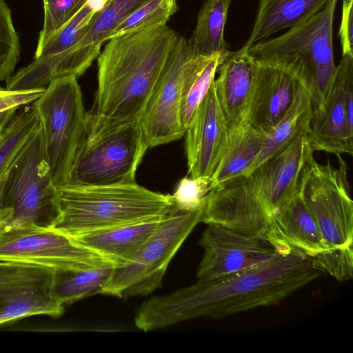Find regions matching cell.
<instances>
[{
	"label": "cell",
	"instance_id": "obj_1",
	"mask_svg": "<svg viewBox=\"0 0 353 353\" xmlns=\"http://www.w3.org/2000/svg\"><path fill=\"white\" fill-rule=\"evenodd\" d=\"M321 272L312 257L279 248L267 261L241 272L194 284L144 302L136 326L154 330L199 317L221 319L274 305L316 279Z\"/></svg>",
	"mask_w": 353,
	"mask_h": 353
},
{
	"label": "cell",
	"instance_id": "obj_2",
	"mask_svg": "<svg viewBox=\"0 0 353 353\" xmlns=\"http://www.w3.org/2000/svg\"><path fill=\"white\" fill-rule=\"evenodd\" d=\"M179 36L166 25L108 40L98 56V85L86 125L139 120Z\"/></svg>",
	"mask_w": 353,
	"mask_h": 353
},
{
	"label": "cell",
	"instance_id": "obj_3",
	"mask_svg": "<svg viewBox=\"0 0 353 353\" xmlns=\"http://www.w3.org/2000/svg\"><path fill=\"white\" fill-rule=\"evenodd\" d=\"M312 153L307 134H299L251 172L212 188L201 222L265 239L272 219L297 192L301 170Z\"/></svg>",
	"mask_w": 353,
	"mask_h": 353
},
{
	"label": "cell",
	"instance_id": "obj_4",
	"mask_svg": "<svg viewBox=\"0 0 353 353\" xmlns=\"http://www.w3.org/2000/svg\"><path fill=\"white\" fill-rule=\"evenodd\" d=\"M58 214L48 228L69 237L142 221L164 219L179 210L171 194L137 183L55 187Z\"/></svg>",
	"mask_w": 353,
	"mask_h": 353
},
{
	"label": "cell",
	"instance_id": "obj_5",
	"mask_svg": "<svg viewBox=\"0 0 353 353\" xmlns=\"http://www.w3.org/2000/svg\"><path fill=\"white\" fill-rule=\"evenodd\" d=\"M337 2L330 0L305 22L248 49L256 61L292 74L307 90L312 109L322 104L336 70L332 30Z\"/></svg>",
	"mask_w": 353,
	"mask_h": 353
},
{
	"label": "cell",
	"instance_id": "obj_6",
	"mask_svg": "<svg viewBox=\"0 0 353 353\" xmlns=\"http://www.w3.org/2000/svg\"><path fill=\"white\" fill-rule=\"evenodd\" d=\"M32 105L39 119L52 182L54 187L65 185L86 137V111L77 77L53 79Z\"/></svg>",
	"mask_w": 353,
	"mask_h": 353
},
{
	"label": "cell",
	"instance_id": "obj_7",
	"mask_svg": "<svg viewBox=\"0 0 353 353\" xmlns=\"http://www.w3.org/2000/svg\"><path fill=\"white\" fill-rule=\"evenodd\" d=\"M148 148L139 120L86 126V137L68 184L101 186L137 183V168Z\"/></svg>",
	"mask_w": 353,
	"mask_h": 353
},
{
	"label": "cell",
	"instance_id": "obj_8",
	"mask_svg": "<svg viewBox=\"0 0 353 353\" xmlns=\"http://www.w3.org/2000/svg\"><path fill=\"white\" fill-rule=\"evenodd\" d=\"M202 210L179 211L164 218L130 259L113 267L102 294L126 298L148 295L160 288L171 260L201 222Z\"/></svg>",
	"mask_w": 353,
	"mask_h": 353
},
{
	"label": "cell",
	"instance_id": "obj_9",
	"mask_svg": "<svg viewBox=\"0 0 353 353\" xmlns=\"http://www.w3.org/2000/svg\"><path fill=\"white\" fill-rule=\"evenodd\" d=\"M3 204L12 211L9 227L48 228L58 208L46 161L41 125L22 149L1 184Z\"/></svg>",
	"mask_w": 353,
	"mask_h": 353
},
{
	"label": "cell",
	"instance_id": "obj_10",
	"mask_svg": "<svg viewBox=\"0 0 353 353\" xmlns=\"http://www.w3.org/2000/svg\"><path fill=\"white\" fill-rule=\"evenodd\" d=\"M310 154L301 170L298 193L314 216L330 248L353 243V202L347 165L338 154L339 167L318 163Z\"/></svg>",
	"mask_w": 353,
	"mask_h": 353
},
{
	"label": "cell",
	"instance_id": "obj_11",
	"mask_svg": "<svg viewBox=\"0 0 353 353\" xmlns=\"http://www.w3.org/2000/svg\"><path fill=\"white\" fill-rule=\"evenodd\" d=\"M0 261L29 263L54 270H79L112 265L70 237L34 225L8 227L0 234Z\"/></svg>",
	"mask_w": 353,
	"mask_h": 353
},
{
	"label": "cell",
	"instance_id": "obj_12",
	"mask_svg": "<svg viewBox=\"0 0 353 353\" xmlns=\"http://www.w3.org/2000/svg\"><path fill=\"white\" fill-rule=\"evenodd\" d=\"M194 52L189 41L179 37L139 119L149 148L184 136L180 118L181 88L185 65Z\"/></svg>",
	"mask_w": 353,
	"mask_h": 353
},
{
	"label": "cell",
	"instance_id": "obj_13",
	"mask_svg": "<svg viewBox=\"0 0 353 353\" xmlns=\"http://www.w3.org/2000/svg\"><path fill=\"white\" fill-rule=\"evenodd\" d=\"M54 270L0 261V325L34 315L60 316L64 306L51 296Z\"/></svg>",
	"mask_w": 353,
	"mask_h": 353
},
{
	"label": "cell",
	"instance_id": "obj_14",
	"mask_svg": "<svg viewBox=\"0 0 353 353\" xmlns=\"http://www.w3.org/2000/svg\"><path fill=\"white\" fill-rule=\"evenodd\" d=\"M199 243L203 253L197 268V281L215 280L241 272L267 261L279 250L265 239L214 223H207Z\"/></svg>",
	"mask_w": 353,
	"mask_h": 353
},
{
	"label": "cell",
	"instance_id": "obj_15",
	"mask_svg": "<svg viewBox=\"0 0 353 353\" xmlns=\"http://www.w3.org/2000/svg\"><path fill=\"white\" fill-rule=\"evenodd\" d=\"M353 77V56L342 54L322 104L312 109L307 139L312 150L336 155L353 152V126L346 116L345 89Z\"/></svg>",
	"mask_w": 353,
	"mask_h": 353
},
{
	"label": "cell",
	"instance_id": "obj_16",
	"mask_svg": "<svg viewBox=\"0 0 353 353\" xmlns=\"http://www.w3.org/2000/svg\"><path fill=\"white\" fill-rule=\"evenodd\" d=\"M230 128L219 104L214 81L185 131L188 172L192 178H212Z\"/></svg>",
	"mask_w": 353,
	"mask_h": 353
},
{
	"label": "cell",
	"instance_id": "obj_17",
	"mask_svg": "<svg viewBox=\"0 0 353 353\" xmlns=\"http://www.w3.org/2000/svg\"><path fill=\"white\" fill-rule=\"evenodd\" d=\"M254 60V82L245 121L268 132L291 106L299 82L281 68Z\"/></svg>",
	"mask_w": 353,
	"mask_h": 353
},
{
	"label": "cell",
	"instance_id": "obj_18",
	"mask_svg": "<svg viewBox=\"0 0 353 353\" xmlns=\"http://www.w3.org/2000/svg\"><path fill=\"white\" fill-rule=\"evenodd\" d=\"M214 80L216 98L230 128L245 121L254 75V60L242 47L228 50L218 67Z\"/></svg>",
	"mask_w": 353,
	"mask_h": 353
},
{
	"label": "cell",
	"instance_id": "obj_19",
	"mask_svg": "<svg viewBox=\"0 0 353 353\" xmlns=\"http://www.w3.org/2000/svg\"><path fill=\"white\" fill-rule=\"evenodd\" d=\"M148 0H108L97 12L82 39L61 65L58 78L83 74L101 52L102 44L136 9Z\"/></svg>",
	"mask_w": 353,
	"mask_h": 353
},
{
	"label": "cell",
	"instance_id": "obj_20",
	"mask_svg": "<svg viewBox=\"0 0 353 353\" xmlns=\"http://www.w3.org/2000/svg\"><path fill=\"white\" fill-rule=\"evenodd\" d=\"M265 239L276 248H291L312 258L329 249L314 216L298 192L272 219Z\"/></svg>",
	"mask_w": 353,
	"mask_h": 353
},
{
	"label": "cell",
	"instance_id": "obj_21",
	"mask_svg": "<svg viewBox=\"0 0 353 353\" xmlns=\"http://www.w3.org/2000/svg\"><path fill=\"white\" fill-rule=\"evenodd\" d=\"M163 219L121 225L70 238L103 256L114 266H119L139 250Z\"/></svg>",
	"mask_w": 353,
	"mask_h": 353
},
{
	"label": "cell",
	"instance_id": "obj_22",
	"mask_svg": "<svg viewBox=\"0 0 353 353\" xmlns=\"http://www.w3.org/2000/svg\"><path fill=\"white\" fill-rule=\"evenodd\" d=\"M330 0H259L247 50L285 28H292L320 12Z\"/></svg>",
	"mask_w": 353,
	"mask_h": 353
},
{
	"label": "cell",
	"instance_id": "obj_23",
	"mask_svg": "<svg viewBox=\"0 0 353 353\" xmlns=\"http://www.w3.org/2000/svg\"><path fill=\"white\" fill-rule=\"evenodd\" d=\"M266 134L254 128L246 121L230 128L225 144L211 178L212 189L246 172L258 157Z\"/></svg>",
	"mask_w": 353,
	"mask_h": 353
},
{
	"label": "cell",
	"instance_id": "obj_24",
	"mask_svg": "<svg viewBox=\"0 0 353 353\" xmlns=\"http://www.w3.org/2000/svg\"><path fill=\"white\" fill-rule=\"evenodd\" d=\"M312 106L305 88L299 83L292 103L281 120L267 134L256 160L247 174L283 149L296 136L309 130Z\"/></svg>",
	"mask_w": 353,
	"mask_h": 353
},
{
	"label": "cell",
	"instance_id": "obj_25",
	"mask_svg": "<svg viewBox=\"0 0 353 353\" xmlns=\"http://www.w3.org/2000/svg\"><path fill=\"white\" fill-rule=\"evenodd\" d=\"M224 54H198L189 58L184 70L181 98L180 118L184 132L194 112L208 92Z\"/></svg>",
	"mask_w": 353,
	"mask_h": 353
},
{
	"label": "cell",
	"instance_id": "obj_26",
	"mask_svg": "<svg viewBox=\"0 0 353 353\" xmlns=\"http://www.w3.org/2000/svg\"><path fill=\"white\" fill-rule=\"evenodd\" d=\"M232 0H206L197 17L189 41L196 53L203 56L224 54L228 50L224 29Z\"/></svg>",
	"mask_w": 353,
	"mask_h": 353
},
{
	"label": "cell",
	"instance_id": "obj_27",
	"mask_svg": "<svg viewBox=\"0 0 353 353\" xmlns=\"http://www.w3.org/2000/svg\"><path fill=\"white\" fill-rule=\"evenodd\" d=\"M112 265L79 270H54L51 296L62 305L103 292Z\"/></svg>",
	"mask_w": 353,
	"mask_h": 353
},
{
	"label": "cell",
	"instance_id": "obj_28",
	"mask_svg": "<svg viewBox=\"0 0 353 353\" xmlns=\"http://www.w3.org/2000/svg\"><path fill=\"white\" fill-rule=\"evenodd\" d=\"M40 124L34 106L17 112L0 134V185Z\"/></svg>",
	"mask_w": 353,
	"mask_h": 353
},
{
	"label": "cell",
	"instance_id": "obj_29",
	"mask_svg": "<svg viewBox=\"0 0 353 353\" xmlns=\"http://www.w3.org/2000/svg\"><path fill=\"white\" fill-rule=\"evenodd\" d=\"M177 9L176 0H148L112 32L109 39L150 27L166 25Z\"/></svg>",
	"mask_w": 353,
	"mask_h": 353
},
{
	"label": "cell",
	"instance_id": "obj_30",
	"mask_svg": "<svg viewBox=\"0 0 353 353\" xmlns=\"http://www.w3.org/2000/svg\"><path fill=\"white\" fill-rule=\"evenodd\" d=\"M19 54V39L10 9L4 0H0V82L12 75Z\"/></svg>",
	"mask_w": 353,
	"mask_h": 353
},
{
	"label": "cell",
	"instance_id": "obj_31",
	"mask_svg": "<svg viewBox=\"0 0 353 353\" xmlns=\"http://www.w3.org/2000/svg\"><path fill=\"white\" fill-rule=\"evenodd\" d=\"M86 0H43V26L40 32L35 53L48 39L81 9Z\"/></svg>",
	"mask_w": 353,
	"mask_h": 353
},
{
	"label": "cell",
	"instance_id": "obj_32",
	"mask_svg": "<svg viewBox=\"0 0 353 353\" xmlns=\"http://www.w3.org/2000/svg\"><path fill=\"white\" fill-rule=\"evenodd\" d=\"M212 179L207 177H183L171 195L179 211L203 209L206 197L212 190Z\"/></svg>",
	"mask_w": 353,
	"mask_h": 353
},
{
	"label": "cell",
	"instance_id": "obj_33",
	"mask_svg": "<svg viewBox=\"0 0 353 353\" xmlns=\"http://www.w3.org/2000/svg\"><path fill=\"white\" fill-rule=\"evenodd\" d=\"M316 267L339 281L353 276V247L330 248L313 258Z\"/></svg>",
	"mask_w": 353,
	"mask_h": 353
},
{
	"label": "cell",
	"instance_id": "obj_34",
	"mask_svg": "<svg viewBox=\"0 0 353 353\" xmlns=\"http://www.w3.org/2000/svg\"><path fill=\"white\" fill-rule=\"evenodd\" d=\"M45 88L19 90L0 87V112L32 103L43 94Z\"/></svg>",
	"mask_w": 353,
	"mask_h": 353
},
{
	"label": "cell",
	"instance_id": "obj_35",
	"mask_svg": "<svg viewBox=\"0 0 353 353\" xmlns=\"http://www.w3.org/2000/svg\"><path fill=\"white\" fill-rule=\"evenodd\" d=\"M352 2L343 0V8L339 36L342 47V54L353 56Z\"/></svg>",
	"mask_w": 353,
	"mask_h": 353
},
{
	"label": "cell",
	"instance_id": "obj_36",
	"mask_svg": "<svg viewBox=\"0 0 353 353\" xmlns=\"http://www.w3.org/2000/svg\"><path fill=\"white\" fill-rule=\"evenodd\" d=\"M12 215V211L3 204L0 187V234L10 225Z\"/></svg>",
	"mask_w": 353,
	"mask_h": 353
},
{
	"label": "cell",
	"instance_id": "obj_37",
	"mask_svg": "<svg viewBox=\"0 0 353 353\" xmlns=\"http://www.w3.org/2000/svg\"><path fill=\"white\" fill-rule=\"evenodd\" d=\"M19 108H12L0 112V121L11 120L17 112Z\"/></svg>",
	"mask_w": 353,
	"mask_h": 353
},
{
	"label": "cell",
	"instance_id": "obj_38",
	"mask_svg": "<svg viewBox=\"0 0 353 353\" xmlns=\"http://www.w3.org/2000/svg\"><path fill=\"white\" fill-rule=\"evenodd\" d=\"M11 120L0 121V134L3 132V130L5 129V128L8 125V124L9 123V122Z\"/></svg>",
	"mask_w": 353,
	"mask_h": 353
}]
</instances>
